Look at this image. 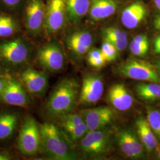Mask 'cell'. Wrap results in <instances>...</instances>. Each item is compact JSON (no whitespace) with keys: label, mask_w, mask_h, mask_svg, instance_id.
<instances>
[{"label":"cell","mask_w":160,"mask_h":160,"mask_svg":"<svg viewBox=\"0 0 160 160\" xmlns=\"http://www.w3.org/2000/svg\"><path fill=\"white\" fill-rule=\"evenodd\" d=\"M80 86L77 80L67 77L54 87L44 106L45 114L50 118L58 119L72 112L78 103Z\"/></svg>","instance_id":"cell-1"},{"label":"cell","mask_w":160,"mask_h":160,"mask_svg":"<svg viewBox=\"0 0 160 160\" xmlns=\"http://www.w3.org/2000/svg\"><path fill=\"white\" fill-rule=\"evenodd\" d=\"M40 152L53 160H73L78 158L72 141L61 128L51 122L40 125Z\"/></svg>","instance_id":"cell-2"},{"label":"cell","mask_w":160,"mask_h":160,"mask_svg":"<svg viewBox=\"0 0 160 160\" xmlns=\"http://www.w3.org/2000/svg\"><path fill=\"white\" fill-rule=\"evenodd\" d=\"M34 57L32 43L21 36L0 40V65L7 72H19Z\"/></svg>","instance_id":"cell-3"},{"label":"cell","mask_w":160,"mask_h":160,"mask_svg":"<svg viewBox=\"0 0 160 160\" xmlns=\"http://www.w3.org/2000/svg\"><path fill=\"white\" fill-rule=\"evenodd\" d=\"M20 154L32 157L40 153L41 147L40 125L30 115L26 116L21 124L16 143Z\"/></svg>","instance_id":"cell-4"},{"label":"cell","mask_w":160,"mask_h":160,"mask_svg":"<svg viewBox=\"0 0 160 160\" xmlns=\"http://www.w3.org/2000/svg\"><path fill=\"white\" fill-rule=\"evenodd\" d=\"M33 58L40 67L53 74L62 71L66 64L64 52L57 42H49L41 45L36 49Z\"/></svg>","instance_id":"cell-5"},{"label":"cell","mask_w":160,"mask_h":160,"mask_svg":"<svg viewBox=\"0 0 160 160\" xmlns=\"http://www.w3.org/2000/svg\"><path fill=\"white\" fill-rule=\"evenodd\" d=\"M79 145L80 149L90 157L104 156L112 148V132L106 128L89 131L80 139Z\"/></svg>","instance_id":"cell-6"},{"label":"cell","mask_w":160,"mask_h":160,"mask_svg":"<svg viewBox=\"0 0 160 160\" xmlns=\"http://www.w3.org/2000/svg\"><path fill=\"white\" fill-rule=\"evenodd\" d=\"M46 7L42 0H28L24 7L23 23L27 33L40 36L45 30Z\"/></svg>","instance_id":"cell-7"},{"label":"cell","mask_w":160,"mask_h":160,"mask_svg":"<svg viewBox=\"0 0 160 160\" xmlns=\"http://www.w3.org/2000/svg\"><path fill=\"white\" fill-rule=\"evenodd\" d=\"M117 71L128 78L160 84V75L151 65L143 61L128 60L119 65Z\"/></svg>","instance_id":"cell-8"},{"label":"cell","mask_w":160,"mask_h":160,"mask_svg":"<svg viewBox=\"0 0 160 160\" xmlns=\"http://www.w3.org/2000/svg\"><path fill=\"white\" fill-rule=\"evenodd\" d=\"M18 79L30 96H43L48 88L49 78L44 71L28 65L18 72Z\"/></svg>","instance_id":"cell-9"},{"label":"cell","mask_w":160,"mask_h":160,"mask_svg":"<svg viewBox=\"0 0 160 160\" xmlns=\"http://www.w3.org/2000/svg\"><path fill=\"white\" fill-rule=\"evenodd\" d=\"M30 96L19 80L10 75L0 95V102L21 108H28Z\"/></svg>","instance_id":"cell-10"},{"label":"cell","mask_w":160,"mask_h":160,"mask_svg":"<svg viewBox=\"0 0 160 160\" xmlns=\"http://www.w3.org/2000/svg\"><path fill=\"white\" fill-rule=\"evenodd\" d=\"M67 18L65 0H51L46 8L45 31L49 36L57 34L65 26Z\"/></svg>","instance_id":"cell-11"},{"label":"cell","mask_w":160,"mask_h":160,"mask_svg":"<svg viewBox=\"0 0 160 160\" xmlns=\"http://www.w3.org/2000/svg\"><path fill=\"white\" fill-rule=\"evenodd\" d=\"M103 92L102 77L96 73L87 74L82 80L78 103L84 105L94 104L102 97Z\"/></svg>","instance_id":"cell-12"},{"label":"cell","mask_w":160,"mask_h":160,"mask_svg":"<svg viewBox=\"0 0 160 160\" xmlns=\"http://www.w3.org/2000/svg\"><path fill=\"white\" fill-rule=\"evenodd\" d=\"M80 114L85 120L89 131L106 128L115 120L116 117L114 110L106 106L81 110Z\"/></svg>","instance_id":"cell-13"},{"label":"cell","mask_w":160,"mask_h":160,"mask_svg":"<svg viewBox=\"0 0 160 160\" xmlns=\"http://www.w3.org/2000/svg\"><path fill=\"white\" fill-rule=\"evenodd\" d=\"M116 138L122 152L126 157L133 159L143 157V145L139 137L131 130H120L118 132Z\"/></svg>","instance_id":"cell-14"},{"label":"cell","mask_w":160,"mask_h":160,"mask_svg":"<svg viewBox=\"0 0 160 160\" xmlns=\"http://www.w3.org/2000/svg\"><path fill=\"white\" fill-rule=\"evenodd\" d=\"M107 98L114 109L121 112L129 110L134 103V98L131 92L122 83H117L111 86Z\"/></svg>","instance_id":"cell-15"},{"label":"cell","mask_w":160,"mask_h":160,"mask_svg":"<svg viewBox=\"0 0 160 160\" xmlns=\"http://www.w3.org/2000/svg\"><path fill=\"white\" fill-rule=\"evenodd\" d=\"M92 34L86 31H76L65 38V43L69 51L76 56H82L89 50L92 44Z\"/></svg>","instance_id":"cell-16"},{"label":"cell","mask_w":160,"mask_h":160,"mask_svg":"<svg viewBox=\"0 0 160 160\" xmlns=\"http://www.w3.org/2000/svg\"><path fill=\"white\" fill-rule=\"evenodd\" d=\"M147 15V9L141 2L131 4L122 12L121 22L126 28L133 29L143 22Z\"/></svg>","instance_id":"cell-17"},{"label":"cell","mask_w":160,"mask_h":160,"mask_svg":"<svg viewBox=\"0 0 160 160\" xmlns=\"http://www.w3.org/2000/svg\"><path fill=\"white\" fill-rule=\"evenodd\" d=\"M20 124V116L13 111L0 112V141L10 139Z\"/></svg>","instance_id":"cell-18"},{"label":"cell","mask_w":160,"mask_h":160,"mask_svg":"<svg viewBox=\"0 0 160 160\" xmlns=\"http://www.w3.org/2000/svg\"><path fill=\"white\" fill-rule=\"evenodd\" d=\"M117 8L114 0H91L90 17L95 22L100 21L114 14Z\"/></svg>","instance_id":"cell-19"},{"label":"cell","mask_w":160,"mask_h":160,"mask_svg":"<svg viewBox=\"0 0 160 160\" xmlns=\"http://www.w3.org/2000/svg\"><path fill=\"white\" fill-rule=\"evenodd\" d=\"M135 125L138 137L143 147L147 151H152L157 145V140L147 119L142 116L139 117Z\"/></svg>","instance_id":"cell-20"},{"label":"cell","mask_w":160,"mask_h":160,"mask_svg":"<svg viewBox=\"0 0 160 160\" xmlns=\"http://www.w3.org/2000/svg\"><path fill=\"white\" fill-rule=\"evenodd\" d=\"M67 18L77 23L89 12L91 0H65Z\"/></svg>","instance_id":"cell-21"},{"label":"cell","mask_w":160,"mask_h":160,"mask_svg":"<svg viewBox=\"0 0 160 160\" xmlns=\"http://www.w3.org/2000/svg\"><path fill=\"white\" fill-rule=\"evenodd\" d=\"M21 30V24L16 17L9 13L0 12V38L16 36Z\"/></svg>","instance_id":"cell-22"},{"label":"cell","mask_w":160,"mask_h":160,"mask_svg":"<svg viewBox=\"0 0 160 160\" xmlns=\"http://www.w3.org/2000/svg\"><path fill=\"white\" fill-rule=\"evenodd\" d=\"M138 97L145 101H155L160 99V84L140 83L135 86Z\"/></svg>","instance_id":"cell-23"},{"label":"cell","mask_w":160,"mask_h":160,"mask_svg":"<svg viewBox=\"0 0 160 160\" xmlns=\"http://www.w3.org/2000/svg\"><path fill=\"white\" fill-rule=\"evenodd\" d=\"M147 112V120L149 126L155 135L160 137V110L148 108Z\"/></svg>","instance_id":"cell-24"},{"label":"cell","mask_w":160,"mask_h":160,"mask_svg":"<svg viewBox=\"0 0 160 160\" xmlns=\"http://www.w3.org/2000/svg\"><path fill=\"white\" fill-rule=\"evenodd\" d=\"M103 34L104 39L109 42L128 40V36L126 32L115 27H109L104 29Z\"/></svg>","instance_id":"cell-25"},{"label":"cell","mask_w":160,"mask_h":160,"mask_svg":"<svg viewBox=\"0 0 160 160\" xmlns=\"http://www.w3.org/2000/svg\"><path fill=\"white\" fill-rule=\"evenodd\" d=\"M28 0H0V7L6 12H16L24 7Z\"/></svg>","instance_id":"cell-26"},{"label":"cell","mask_w":160,"mask_h":160,"mask_svg":"<svg viewBox=\"0 0 160 160\" xmlns=\"http://www.w3.org/2000/svg\"><path fill=\"white\" fill-rule=\"evenodd\" d=\"M101 51L106 62L113 61L118 57V51L109 41L104 40L102 46Z\"/></svg>","instance_id":"cell-27"},{"label":"cell","mask_w":160,"mask_h":160,"mask_svg":"<svg viewBox=\"0 0 160 160\" xmlns=\"http://www.w3.org/2000/svg\"><path fill=\"white\" fill-rule=\"evenodd\" d=\"M129 48L133 55L137 57H144L148 52L149 46L141 45L132 40L130 43Z\"/></svg>","instance_id":"cell-28"},{"label":"cell","mask_w":160,"mask_h":160,"mask_svg":"<svg viewBox=\"0 0 160 160\" xmlns=\"http://www.w3.org/2000/svg\"><path fill=\"white\" fill-rule=\"evenodd\" d=\"M103 57L102 52L101 50L97 49H94L89 52L88 56V61L97 59L100 58H102Z\"/></svg>","instance_id":"cell-29"},{"label":"cell","mask_w":160,"mask_h":160,"mask_svg":"<svg viewBox=\"0 0 160 160\" xmlns=\"http://www.w3.org/2000/svg\"><path fill=\"white\" fill-rule=\"evenodd\" d=\"M133 40L141 45L149 46L148 39L147 36L145 35H143V34L137 35L133 38Z\"/></svg>","instance_id":"cell-30"},{"label":"cell","mask_w":160,"mask_h":160,"mask_svg":"<svg viewBox=\"0 0 160 160\" xmlns=\"http://www.w3.org/2000/svg\"><path fill=\"white\" fill-rule=\"evenodd\" d=\"M88 62L92 67L95 68H102L104 67L105 63H106V61L104 58L97 59H94V60H92V61H90Z\"/></svg>","instance_id":"cell-31"},{"label":"cell","mask_w":160,"mask_h":160,"mask_svg":"<svg viewBox=\"0 0 160 160\" xmlns=\"http://www.w3.org/2000/svg\"><path fill=\"white\" fill-rule=\"evenodd\" d=\"M10 75L8 73L7 74L0 76V95L6 86V83L9 78Z\"/></svg>","instance_id":"cell-32"},{"label":"cell","mask_w":160,"mask_h":160,"mask_svg":"<svg viewBox=\"0 0 160 160\" xmlns=\"http://www.w3.org/2000/svg\"><path fill=\"white\" fill-rule=\"evenodd\" d=\"M13 159V156L9 152L0 149V160H11Z\"/></svg>","instance_id":"cell-33"},{"label":"cell","mask_w":160,"mask_h":160,"mask_svg":"<svg viewBox=\"0 0 160 160\" xmlns=\"http://www.w3.org/2000/svg\"><path fill=\"white\" fill-rule=\"evenodd\" d=\"M153 24L155 29L160 30V14L155 16L153 21Z\"/></svg>","instance_id":"cell-34"},{"label":"cell","mask_w":160,"mask_h":160,"mask_svg":"<svg viewBox=\"0 0 160 160\" xmlns=\"http://www.w3.org/2000/svg\"><path fill=\"white\" fill-rule=\"evenodd\" d=\"M154 51L156 53H160V36H158L155 40Z\"/></svg>","instance_id":"cell-35"},{"label":"cell","mask_w":160,"mask_h":160,"mask_svg":"<svg viewBox=\"0 0 160 160\" xmlns=\"http://www.w3.org/2000/svg\"><path fill=\"white\" fill-rule=\"evenodd\" d=\"M7 74H8V72H7L6 71H5V69L1 67V65H0V76L1 75H6Z\"/></svg>","instance_id":"cell-36"},{"label":"cell","mask_w":160,"mask_h":160,"mask_svg":"<svg viewBox=\"0 0 160 160\" xmlns=\"http://www.w3.org/2000/svg\"><path fill=\"white\" fill-rule=\"evenodd\" d=\"M154 1L155 6L160 11V0H154Z\"/></svg>","instance_id":"cell-37"},{"label":"cell","mask_w":160,"mask_h":160,"mask_svg":"<svg viewBox=\"0 0 160 160\" xmlns=\"http://www.w3.org/2000/svg\"><path fill=\"white\" fill-rule=\"evenodd\" d=\"M158 71H159L160 74V61L158 62Z\"/></svg>","instance_id":"cell-38"},{"label":"cell","mask_w":160,"mask_h":160,"mask_svg":"<svg viewBox=\"0 0 160 160\" xmlns=\"http://www.w3.org/2000/svg\"><path fill=\"white\" fill-rule=\"evenodd\" d=\"M158 157H159V158L160 159V151H159V153H158Z\"/></svg>","instance_id":"cell-39"}]
</instances>
